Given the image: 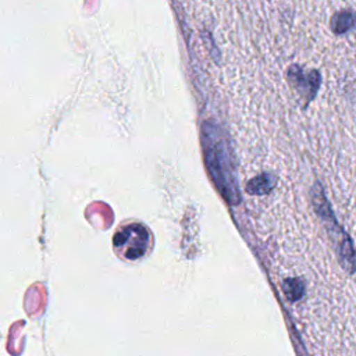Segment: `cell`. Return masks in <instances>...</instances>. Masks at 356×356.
Instances as JSON below:
<instances>
[{
    "mask_svg": "<svg viewBox=\"0 0 356 356\" xmlns=\"http://www.w3.org/2000/svg\"><path fill=\"white\" fill-rule=\"evenodd\" d=\"M273 186V178L267 174L259 177V178H254L249 185H248V191L250 193H261V192H266L268 191L270 188Z\"/></svg>",
    "mask_w": 356,
    "mask_h": 356,
    "instance_id": "5b68a950",
    "label": "cell"
},
{
    "mask_svg": "<svg viewBox=\"0 0 356 356\" xmlns=\"http://www.w3.org/2000/svg\"><path fill=\"white\" fill-rule=\"evenodd\" d=\"M355 22H356L355 15L352 13H349V11H343V13H339L338 15H335L331 19V29L334 32L342 33V32L348 31L350 26H353Z\"/></svg>",
    "mask_w": 356,
    "mask_h": 356,
    "instance_id": "3957f363",
    "label": "cell"
},
{
    "mask_svg": "<svg viewBox=\"0 0 356 356\" xmlns=\"http://www.w3.org/2000/svg\"><path fill=\"white\" fill-rule=\"evenodd\" d=\"M282 288L286 299L289 300H296L303 295V285L296 278H286L282 284Z\"/></svg>",
    "mask_w": 356,
    "mask_h": 356,
    "instance_id": "277c9868",
    "label": "cell"
},
{
    "mask_svg": "<svg viewBox=\"0 0 356 356\" xmlns=\"http://www.w3.org/2000/svg\"><path fill=\"white\" fill-rule=\"evenodd\" d=\"M206 142H207V163L210 167V172L217 181V185L222 191L224 196L235 202L238 199L236 195V184L232 175V171L228 165L227 150L222 146L220 136L217 135V129L214 134H210L209 128L206 127Z\"/></svg>",
    "mask_w": 356,
    "mask_h": 356,
    "instance_id": "6da1fadb",
    "label": "cell"
},
{
    "mask_svg": "<svg viewBox=\"0 0 356 356\" xmlns=\"http://www.w3.org/2000/svg\"><path fill=\"white\" fill-rule=\"evenodd\" d=\"M149 231L140 224H128L117 229L113 238L114 250L125 260L140 259L149 248Z\"/></svg>",
    "mask_w": 356,
    "mask_h": 356,
    "instance_id": "7a4b0ae2",
    "label": "cell"
}]
</instances>
